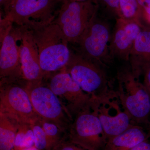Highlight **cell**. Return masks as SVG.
Segmentation results:
<instances>
[{"mask_svg":"<svg viewBox=\"0 0 150 150\" xmlns=\"http://www.w3.org/2000/svg\"><path fill=\"white\" fill-rule=\"evenodd\" d=\"M18 123L0 111V150H14Z\"/></svg>","mask_w":150,"mask_h":150,"instance_id":"e0dca14e","label":"cell"},{"mask_svg":"<svg viewBox=\"0 0 150 150\" xmlns=\"http://www.w3.org/2000/svg\"><path fill=\"white\" fill-rule=\"evenodd\" d=\"M97 10L93 0L63 2L53 23L59 26L69 43H76L96 16Z\"/></svg>","mask_w":150,"mask_h":150,"instance_id":"52a82bcc","label":"cell"},{"mask_svg":"<svg viewBox=\"0 0 150 150\" xmlns=\"http://www.w3.org/2000/svg\"><path fill=\"white\" fill-rule=\"evenodd\" d=\"M26 91L35 112L43 121L54 123L67 134L73 117L60 98L43 81H26Z\"/></svg>","mask_w":150,"mask_h":150,"instance_id":"3957f363","label":"cell"},{"mask_svg":"<svg viewBox=\"0 0 150 150\" xmlns=\"http://www.w3.org/2000/svg\"><path fill=\"white\" fill-rule=\"evenodd\" d=\"M91 107L99 118L107 140L135 125L112 88L93 96Z\"/></svg>","mask_w":150,"mask_h":150,"instance_id":"5b68a950","label":"cell"},{"mask_svg":"<svg viewBox=\"0 0 150 150\" xmlns=\"http://www.w3.org/2000/svg\"><path fill=\"white\" fill-rule=\"evenodd\" d=\"M30 30L38 48L40 67L46 75L66 67L71 51L69 42L59 26L52 23Z\"/></svg>","mask_w":150,"mask_h":150,"instance_id":"6da1fadb","label":"cell"},{"mask_svg":"<svg viewBox=\"0 0 150 150\" xmlns=\"http://www.w3.org/2000/svg\"><path fill=\"white\" fill-rule=\"evenodd\" d=\"M148 139L147 131L144 127L134 125L121 134L108 140L103 150H131Z\"/></svg>","mask_w":150,"mask_h":150,"instance_id":"2e32d148","label":"cell"},{"mask_svg":"<svg viewBox=\"0 0 150 150\" xmlns=\"http://www.w3.org/2000/svg\"><path fill=\"white\" fill-rule=\"evenodd\" d=\"M40 121L31 126L34 134L35 146L41 150H51L48 139Z\"/></svg>","mask_w":150,"mask_h":150,"instance_id":"44dd1931","label":"cell"},{"mask_svg":"<svg viewBox=\"0 0 150 150\" xmlns=\"http://www.w3.org/2000/svg\"><path fill=\"white\" fill-rule=\"evenodd\" d=\"M119 7L120 18L141 21L139 8L137 0H119Z\"/></svg>","mask_w":150,"mask_h":150,"instance_id":"d6986e66","label":"cell"},{"mask_svg":"<svg viewBox=\"0 0 150 150\" xmlns=\"http://www.w3.org/2000/svg\"><path fill=\"white\" fill-rule=\"evenodd\" d=\"M143 75L144 76L143 83L147 90L150 96V64L145 70Z\"/></svg>","mask_w":150,"mask_h":150,"instance_id":"cb8c5ba5","label":"cell"},{"mask_svg":"<svg viewBox=\"0 0 150 150\" xmlns=\"http://www.w3.org/2000/svg\"><path fill=\"white\" fill-rule=\"evenodd\" d=\"M104 68L78 52L71 51L69 60L65 67L82 89L93 96L100 95L112 88Z\"/></svg>","mask_w":150,"mask_h":150,"instance_id":"8992f818","label":"cell"},{"mask_svg":"<svg viewBox=\"0 0 150 150\" xmlns=\"http://www.w3.org/2000/svg\"><path fill=\"white\" fill-rule=\"evenodd\" d=\"M146 130L147 131L148 135H149V139L150 141V123L146 127Z\"/></svg>","mask_w":150,"mask_h":150,"instance_id":"f1b7e54d","label":"cell"},{"mask_svg":"<svg viewBox=\"0 0 150 150\" xmlns=\"http://www.w3.org/2000/svg\"><path fill=\"white\" fill-rule=\"evenodd\" d=\"M40 122L48 139L50 149L52 150L63 139L66 134L54 123L41 120Z\"/></svg>","mask_w":150,"mask_h":150,"instance_id":"ffe728a7","label":"cell"},{"mask_svg":"<svg viewBox=\"0 0 150 150\" xmlns=\"http://www.w3.org/2000/svg\"><path fill=\"white\" fill-rule=\"evenodd\" d=\"M131 150H150V141L149 139L137 145Z\"/></svg>","mask_w":150,"mask_h":150,"instance_id":"484cf974","label":"cell"},{"mask_svg":"<svg viewBox=\"0 0 150 150\" xmlns=\"http://www.w3.org/2000/svg\"><path fill=\"white\" fill-rule=\"evenodd\" d=\"M21 35L20 27L11 29L1 41L0 51L1 81L23 79L20 59Z\"/></svg>","mask_w":150,"mask_h":150,"instance_id":"7c38bea8","label":"cell"},{"mask_svg":"<svg viewBox=\"0 0 150 150\" xmlns=\"http://www.w3.org/2000/svg\"><path fill=\"white\" fill-rule=\"evenodd\" d=\"M18 80L1 81L0 111L19 124L32 126L41 119L33 109L25 87L16 83Z\"/></svg>","mask_w":150,"mask_h":150,"instance_id":"ba28073f","label":"cell"},{"mask_svg":"<svg viewBox=\"0 0 150 150\" xmlns=\"http://www.w3.org/2000/svg\"><path fill=\"white\" fill-rule=\"evenodd\" d=\"M105 5L108 8L116 18V19L121 18L119 0H101Z\"/></svg>","mask_w":150,"mask_h":150,"instance_id":"603a6c76","label":"cell"},{"mask_svg":"<svg viewBox=\"0 0 150 150\" xmlns=\"http://www.w3.org/2000/svg\"><path fill=\"white\" fill-rule=\"evenodd\" d=\"M60 3L61 0H15L4 18L19 27L39 28L54 22Z\"/></svg>","mask_w":150,"mask_h":150,"instance_id":"277c9868","label":"cell"},{"mask_svg":"<svg viewBox=\"0 0 150 150\" xmlns=\"http://www.w3.org/2000/svg\"><path fill=\"white\" fill-rule=\"evenodd\" d=\"M128 61L131 71L137 77L144 75L150 64V28H143L134 42Z\"/></svg>","mask_w":150,"mask_h":150,"instance_id":"9a60e30c","label":"cell"},{"mask_svg":"<svg viewBox=\"0 0 150 150\" xmlns=\"http://www.w3.org/2000/svg\"><path fill=\"white\" fill-rule=\"evenodd\" d=\"M52 150H86L68 138L67 134Z\"/></svg>","mask_w":150,"mask_h":150,"instance_id":"7402d4cb","label":"cell"},{"mask_svg":"<svg viewBox=\"0 0 150 150\" xmlns=\"http://www.w3.org/2000/svg\"><path fill=\"white\" fill-rule=\"evenodd\" d=\"M21 150H41L39 149H37V148L35 147V146H34L32 147L27 148V149H23Z\"/></svg>","mask_w":150,"mask_h":150,"instance_id":"f546056e","label":"cell"},{"mask_svg":"<svg viewBox=\"0 0 150 150\" xmlns=\"http://www.w3.org/2000/svg\"><path fill=\"white\" fill-rule=\"evenodd\" d=\"M67 135L86 150H103L107 141L102 124L91 105L75 115Z\"/></svg>","mask_w":150,"mask_h":150,"instance_id":"30bf717a","label":"cell"},{"mask_svg":"<svg viewBox=\"0 0 150 150\" xmlns=\"http://www.w3.org/2000/svg\"><path fill=\"white\" fill-rule=\"evenodd\" d=\"M14 1L15 0H0L1 6L4 8L5 14L6 13Z\"/></svg>","mask_w":150,"mask_h":150,"instance_id":"4316f807","label":"cell"},{"mask_svg":"<svg viewBox=\"0 0 150 150\" xmlns=\"http://www.w3.org/2000/svg\"><path fill=\"white\" fill-rule=\"evenodd\" d=\"M140 13L150 6V0H137Z\"/></svg>","mask_w":150,"mask_h":150,"instance_id":"83f0119b","label":"cell"},{"mask_svg":"<svg viewBox=\"0 0 150 150\" xmlns=\"http://www.w3.org/2000/svg\"><path fill=\"white\" fill-rule=\"evenodd\" d=\"M35 146L34 137L31 126L18 123L16 137L15 150H21Z\"/></svg>","mask_w":150,"mask_h":150,"instance_id":"ac0fdd59","label":"cell"},{"mask_svg":"<svg viewBox=\"0 0 150 150\" xmlns=\"http://www.w3.org/2000/svg\"><path fill=\"white\" fill-rule=\"evenodd\" d=\"M144 26L139 21L116 19L110 43V53L112 59L116 58L129 61L134 42Z\"/></svg>","mask_w":150,"mask_h":150,"instance_id":"4fadbf2b","label":"cell"},{"mask_svg":"<svg viewBox=\"0 0 150 150\" xmlns=\"http://www.w3.org/2000/svg\"><path fill=\"white\" fill-rule=\"evenodd\" d=\"M116 80L115 91L133 123L147 126L150 123V96L144 85L129 67L118 71Z\"/></svg>","mask_w":150,"mask_h":150,"instance_id":"7a4b0ae2","label":"cell"},{"mask_svg":"<svg viewBox=\"0 0 150 150\" xmlns=\"http://www.w3.org/2000/svg\"><path fill=\"white\" fill-rule=\"evenodd\" d=\"M140 20L141 22L143 21L145 22V23L150 25V6L141 12Z\"/></svg>","mask_w":150,"mask_h":150,"instance_id":"d4e9b609","label":"cell"},{"mask_svg":"<svg viewBox=\"0 0 150 150\" xmlns=\"http://www.w3.org/2000/svg\"><path fill=\"white\" fill-rule=\"evenodd\" d=\"M111 38L108 23L96 16L76 43L77 52L105 67L112 59L110 53Z\"/></svg>","mask_w":150,"mask_h":150,"instance_id":"9c48e42d","label":"cell"},{"mask_svg":"<svg viewBox=\"0 0 150 150\" xmlns=\"http://www.w3.org/2000/svg\"><path fill=\"white\" fill-rule=\"evenodd\" d=\"M48 86L60 99L65 101L66 108L73 119L91 104L93 96L82 89L65 67L51 76Z\"/></svg>","mask_w":150,"mask_h":150,"instance_id":"8fae6325","label":"cell"},{"mask_svg":"<svg viewBox=\"0 0 150 150\" xmlns=\"http://www.w3.org/2000/svg\"><path fill=\"white\" fill-rule=\"evenodd\" d=\"M20 27L21 35L20 59L23 79L30 82L43 81L46 74L40 67L38 48L32 32L26 28Z\"/></svg>","mask_w":150,"mask_h":150,"instance_id":"5bb4252c","label":"cell"}]
</instances>
